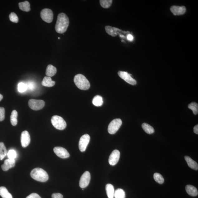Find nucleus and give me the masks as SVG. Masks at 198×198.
<instances>
[{"label":"nucleus","instance_id":"1","mask_svg":"<svg viewBox=\"0 0 198 198\" xmlns=\"http://www.w3.org/2000/svg\"><path fill=\"white\" fill-rule=\"evenodd\" d=\"M69 24V19L66 14L64 13L59 14L55 26L56 32L59 34H63L67 30Z\"/></svg>","mask_w":198,"mask_h":198},{"label":"nucleus","instance_id":"2","mask_svg":"<svg viewBox=\"0 0 198 198\" xmlns=\"http://www.w3.org/2000/svg\"><path fill=\"white\" fill-rule=\"evenodd\" d=\"M31 176L34 180L41 182H45L49 179L48 174L43 169L36 168L31 172Z\"/></svg>","mask_w":198,"mask_h":198},{"label":"nucleus","instance_id":"3","mask_svg":"<svg viewBox=\"0 0 198 198\" xmlns=\"http://www.w3.org/2000/svg\"><path fill=\"white\" fill-rule=\"evenodd\" d=\"M74 82L76 86L81 90H87L90 87L89 80L82 74H79L75 76Z\"/></svg>","mask_w":198,"mask_h":198},{"label":"nucleus","instance_id":"4","mask_svg":"<svg viewBox=\"0 0 198 198\" xmlns=\"http://www.w3.org/2000/svg\"><path fill=\"white\" fill-rule=\"evenodd\" d=\"M51 122L53 126L58 130H63L66 128V122L61 116H53L51 119Z\"/></svg>","mask_w":198,"mask_h":198},{"label":"nucleus","instance_id":"5","mask_svg":"<svg viewBox=\"0 0 198 198\" xmlns=\"http://www.w3.org/2000/svg\"><path fill=\"white\" fill-rule=\"evenodd\" d=\"M122 124V121L120 118H116L112 120L108 126V132L111 134H115L120 128Z\"/></svg>","mask_w":198,"mask_h":198},{"label":"nucleus","instance_id":"6","mask_svg":"<svg viewBox=\"0 0 198 198\" xmlns=\"http://www.w3.org/2000/svg\"><path fill=\"white\" fill-rule=\"evenodd\" d=\"M28 105L31 109L34 110L42 109L45 105V102L42 100L31 99L28 101Z\"/></svg>","mask_w":198,"mask_h":198},{"label":"nucleus","instance_id":"7","mask_svg":"<svg viewBox=\"0 0 198 198\" xmlns=\"http://www.w3.org/2000/svg\"><path fill=\"white\" fill-rule=\"evenodd\" d=\"M41 16L42 19L47 23L51 22L53 19V13L51 9H45L41 12Z\"/></svg>","mask_w":198,"mask_h":198},{"label":"nucleus","instance_id":"8","mask_svg":"<svg viewBox=\"0 0 198 198\" xmlns=\"http://www.w3.org/2000/svg\"><path fill=\"white\" fill-rule=\"evenodd\" d=\"M118 74L121 78L123 79L128 84L132 85H135L137 84L136 80L131 77L132 75L129 74L128 72L119 71Z\"/></svg>","mask_w":198,"mask_h":198},{"label":"nucleus","instance_id":"9","mask_svg":"<svg viewBox=\"0 0 198 198\" xmlns=\"http://www.w3.org/2000/svg\"><path fill=\"white\" fill-rule=\"evenodd\" d=\"M90 138L89 135L87 134H85L81 137L79 144V148L81 152H84L85 151Z\"/></svg>","mask_w":198,"mask_h":198},{"label":"nucleus","instance_id":"10","mask_svg":"<svg viewBox=\"0 0 198 198\" xmlns=\"http://www.w3.org/2000/svg\"><path fill=\"white\" fill-rule=\"evenodd\" d=\"M91 180V175L89 171H85L81 176L79 186L81 188L84 189L88 186Z\"/></svg>","mask_w":198,"mask_h":198},{"label":"nucleus","instance_id":"11","mask_svg":"<svg viewBox=\"0 0 198 198\" xmlns=\"http://www.w3.org/2000/svg\"><path fill=\"white\" fill-rule=\"evenodd\" d=\"M106 32L108 34L111 35L113 37H116L118 35H122V34H127L129 32H125L118 28L113 27L110 26H107L105 27Z\"/></svg>","mask_w":198,"mask_h":198},{"label":"nucleus","instance_id":"12","mask_svg":"<svg viewBox=\"0 0 198 198\" xmlns=\"http://www.w3.org/2000/svg\"><path fill=\"white\" fill-rule=\"evenodd\" d=\"M54 152L58 157L62 158H67L70 156L67 150L61 147H55L54 148Z\"/></svg>","mask_w":198,"mask_h":198},{"label":"nucleus","instance_id":"13","mask_svg":"<svg viewBox=\"0 0 198 198\" xmlns=\"http://www.w3.org/2000/svg\"><path fill=\"white\" fill-rule=\"evenodd\" d=\"M120 152L118 150H114L110 154L109 158V162L110 165H115L119 160Z\"/></svg>","mask_w":198,"mask_h":198},{"label":"nucleus","instance_id":"14","mask_svg":"<svg viewBox=\"0 0 198 198\" xmlns=\"http://www.w3.org/2000/svg\"><path fill=\"white\" fill-rule=\"evenodd\" d=\"M31 138L29 133L27 131H24L22 133L21 136V142L22 147H28L30 143Z\"/></svg>","mask_w":198,"mask_h":198},{"label":"nucleus","instance_id":"15","mask_svg":"<svg viewBox=\"0 0 198 198\" xmlns=\"http://www.w3.org/2000/svg\"><path fill=\"white\" fill-rule=\"evenodd\" d=\"M170 10L174 15L180 16L185 13L186 8L184 6H173L171 7Z\"/></svg>","mask_w":198,"mask_h":198},{"label":"nucleus","instance_id":"16","mask_svg":"<svg viewBox=\"0 0 198 198\" xmlns=\"http://www.w3.org/2000/svg\"><path fill=\"white\" fill-rule=\"evenodd\" d=\"M15 164V160L6 159L1 166L2 169L4 171H7L10 168L14 167Z\"/></svg>","mask_w":198,"mask_h":198},{"label":"nucleus","instance_id":"17","mask_svg":"<svg viewBox=\"0 0 198 198\" xmlns=\"http://www.w3.org/2000/svg\"><path fill=\"white\" fill-rule=\"evenodd\" d=\"M185 159L190 167L196 170H198V165L196 162L191 159L190 157L188 156H185Z\"/></svg>","mask_w":198,"mask_h":198},{"label":"nucleus","instance_id":"18","mask_svg":"<svg viewBox=\"0 0 198 198\" xmlns=\"http://www.w3.org/2000/svg\"><path fill=\"white\" fill-rule=\"evenodd\" d=\"M186 192L191 196H196L198 195V191L196 188L191 185H187L185 187Z\"/></svg>","mask_w":198,"mask_h":198},{"label":"nucleus","instance_id":"19","mask_svg":"<svg viewBox=\"0 0 198 198\" xmlns=\"http://www.w3.org/2000/svg\"><path fill=\"white\" fill-rule=\"evenodd\" d=\"M56 82L55 81L52 80L51 77L45 76L44 78L41 82V84L44 86L47 87H52L55 85Z\"/></svg>","mask_w":198,"mask_h":198},{"label":"nucleus","instance_id":"20","mask_svg":"<svg viewBox=\"0 0 198 198\" xmlns=\"http://www.w3.org/2000/svg\"><path fill=\"white\" fill-rule=\"evenodd\" d=\"M57 71V69L55 66L51 65H49L46 70V74L47 76L51 77L55 76Z\"/></svg>","mask_w":198,"mask_h":198},{"label":"nucleus","instance_id":"21","mask_svg":"<svg viewBox=\"0 0 198 198\" xmlns=\"http://www.w3.org/2000/svg\"><path fill=\"white\" fill-rule=\"evenodd\" d=\"M106 191L108 197L109 198H113L114 197V189L112 184H108L106 186Z\"/></svg>","mask_w":198,"mask_h":198},{"label":"nucleus","instance_id":"22","mask_svg":"<svg viewBox=\"0 0 198 198\" xmlns=\"http://www.w3.org/2000/svg\"><path fill=\"white\" fill-rule=\"evenodd\" d=\"M0 196L3 198H12V195L5 187H0Z\"/></svg>","mask_w":198,"mask_h":198},{"label":"nucleus","instance_id":"23","mask_svg":"<svg viewBox=\"0 0 198 198\" xmlns=\"http://www.w3.org/2000/svg\"><path fill=\"white\" fill-rule=\"evenodd\" d=\"M19 7L20 9L22 11L28 12L30 11V5L28 1H25L19 3Z\"/></svg>","mask_w":198,"mask_h":198},{"label":"nucleus","instance_id":"24","mask_svg":"<svg viewBox=\"0 0 198 198\" xmlns=\"http://www.w3.org/2000/svg\"><path fill=\"white\" fill-rule=\"evenodd\" d=\"M17 112L16 110H12L11 115L10 116V122L13 126H16L17 124Z\"/></svg>","mask_w":198,"mask_h":198},{"label":"nucleus","instance_id":"25","mask_svg":"<svg viewBox=\"0 0 198 198\" xmlns=\"http://www.w3.org/2000/svg\"><path fill=\"white\" fill-rule=\"evenodd\" d=\"M7 150L2 142H0V160H2L7 155Z\"/></svg>","mask_w":198,"mask_h":198},{"label":"nucleus","instance_id":"26","mask_svg":"<svg viewBox=\"0 0 198 198\" xmlns=\"http://www.w3.org/2000/svg\"><path fill=\"white\" fill-rule=\"evenodd\" d=\"M142 127L143 130L148 134H151L155 132V130L153 127L146 123H143Z\"/></svg>","mask_w":198,"mask_h":198},{"label":"nucleus","instance_id":"27","mask_svg":"<svg viewBox=\"0 0 198 198\" xmlns=\"http://www.w3.org/2000/svg\"><path fill=\"white\" fill-rule=\"evenodd\" d=\"M94 105L96 107H100L103 103V98L101 96L96 95L92 101Z\"/></svg>","mask_w":198,"mask_h":198},{"label":"nucleus","instance_id":"28","mask_svg":"<svg viewBox=\"0 0 198 198\" xmlns=\"http://www.w3.org/2000/svg\"><path fill=\"white\" fill-rule=\"evenodd\" d=\"M114 197L115 198H125L126 194L121 189H118L114 191Z\"/></svg>","mask_w":198,"mask_h":198},{"label":"nucleus","instance_id":"29","mask_svg":"<svg viewBox=\"0 0 198 198\" xmlns=\"http://www.w3.org/2000/svg\"><path fill=\"white\" fill-rule=\"evenodd\" d=\"M113 1L112 0H100V4L102 7L105 9H108L111 6Z\"/></svg>","mask_w":198,"mask_h":198},{"label":"nucleus","instance_id":"30","mask_svg":"<svg viewBox=\"0 0 198 198\" xmlns=\"http://www.w3.org/2000/svg\"><path fill=\"white\" fill-rule=\"evenodd\" d=\"M189 109L192 110L193 113L195 115H196L198 113V104L195 102H192L188 106Z\"/></svg>","mask_w":198,"mask_h":198},{"label":"nucleus","instance_id":"31","mask_svg":"<svg viewBox=\"0 0 198 198\" xmlns=\"http://www.w3.org/2000/svg\"><path fill=\"white\" fill-rule=\"evenodd\" d=\"M154 179L156 181V182L159 183L160 184H162L164 182V179L162 175L158 173H155L154 174Z\"/></svg>","mask_w":198,"mask_h":198},{"label":"nucleus","instance_id":"32","mask_svg":"<svg viewBox=\"0 0 198 198\" xmlns=\"http://www.w3.org/2000/svg\"><path fill=\"white\" fill-rule=\"evenodd\" d=\"M18 91L21 93L24 92L27 90V87L26 83L21 82L19 83L18 87Z\"/></svg>","mask_w":198,"mask_h":198},{"label":"nucleus","instance_id":"33","mask_svg":"<svg viewBox=\"0 0 198 198\" xmlns=\"http://www.w3.org/2000/svg\"><path fill=\"white\" fill-rule=\"evenodd\" d=\"M7 155L9 159L10 160H15L17 156L16 151L13 149L9 150L7 153Z\"/></svg>","mask_w":198,"mask_h":198},{"label":"nucleus","instance_id":"34","mask_svg":"<svg viewBox=\"0 0 198 198\" xmlns=\"http://www.w3.org/2000/svg\"><path fill=\"white\" fill-rule=\"evenodd\" d=\"M10 20L12 22L18 23L19 19L17 15L14 12H12L9 15Z\"/></svg>","mask_w":198,"mask_h":198},{"label":"nucleus","instance_id":"35","mask_svg":"<svg viewBox=\"0 0 198 198\" xmlns=\"http://www.w3.org/2000/svg\"><path fill=\"white\" fill-rule=\"evenodd\" d=\"M27 87V90H34L36 88V85L35 83L32 81H30L26 83Z\"/></svg>","mask_w":198,"mask_h":198},{"label":"nucleus","instance_id":"36","mask_svg":"<svg viewBox=\"0 0 198 198\" xmlns=\"http://www.w3.org/2000/svg\"><path fill=\"white\" fill-rule=\"evenodd\" d=\"M5 118V109L3 107H0V122L2 121Z\"/></svg>","mask_w":198,"mask_h":198},{"label":"nucleus","instance_id":"37","mask_svg":"<svg viewBox=\"0 0 198 198\" xmlns=\"http://www.w3.org/2000/svg\"><path fill=\"white\" fill-rule=\"evenodd\" d=\"M26 198H41L40 196L36 193H32L28 196Z\"/></svg>","mask_w":198,"mask_h":198},{"label":"nucleus","instance_id":"38","mask_svg":"<svg viewBox=\"0 0 198 198\" xmlns=\"http://www.w3.org/2000/svg\"><path fill=\"white\" fill-rule=\"evenodd\" d=\"M63 196L60 193H54L52 195V198H63Z\"/></svg>","mask_w":198,"mask_h":198},{"label":"nucleus","instance_id":"39","mask_svg":"<svg viewBox=\"0 0 198 198\" xmlns=\"http://www.w3.org/2000/svg\"><path fill=\"white\" fill-rule=\"evenodd\" d=\"M127 39L129 41H132L134 39V37L132 35L128 34L127 35Z\"/></svg>","mask_w":198,"mask_h":198},{"label":"nucleus","instance_id":"40","mask_svg":"<svg viewBox=\"0 0 198 198\" xmlns=\"http://www.w3.org/2000/svg\"><path fill=\"white\" fill-rule=\"evenodd\" d=\"M194 132L195 134H198V125L197 124L196 125L194 128Z\"/></svg>","mask_w":198,"mask_h":198},{"label":"nucleus","instance_id":"41","mask_svg":"<svg viewBox=\"0 0 198 198\" xmlns=\"http://www.w3.org/2000/svg\"><path fill=\"white\" fill-rule=\"evenodd\" d=\"M3 95H1V94H0V101H1L2 99H3Z\"/></svg>","mask_w":198,"mask_h":198},{"label":"nucleus","instance_id":"42","mask_svg":"<svg viewBox=\"0 0 198 198\" xmlns=\"http://www.w3.org/2000/svg\"><path fill=\"white\" fill-rule=\"evenodd\" d=\"M58 39H60V37H58Z\"/></svg>","mask_w":198,"mask_h":198}]
</instances>
